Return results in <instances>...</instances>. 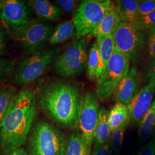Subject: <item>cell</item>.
<instances>
[{
    "label": "cell",
    "mask_w": 155,
    "mask_h": 155,
    "mask_svg": "<svg viewBox=\"0 0 155 155\" xmlns=\"http://www.w3.org/2000/svg\"><path fill=\"white\" fill-rule=\"evenodd\" d=\"M37 107L61 127L77 128L84 95L82 83L64 78H46L36 89Z\"/></svg>",
    "instance_id": "6da1fadb"
},
{
    "label": "cell",
    "mask_w": 155,
    "mask_h": 155,
    "mask_svg": "<svg viewBox=\"0 0 155 155\" xmlns=\"http://www.w3.org/2000/svg\"><path fill=\"white\" fill-rule=\"evenodd\" d=\"M36 90L25 86L19 90L0 123V153L6 154L27 142L35 121Z\"/></svg>",
    "instance_id": "7a4b0ae2"
},
{
    "label": "cell",
    "mask_w": 155,
    "mask_h": 155,
    "mask_svg": "<svg viewBox=\"0 0 155 155\" xmlns=\"http://www.w3.org/2000/svg\"><path fill=\"white\" fill-rule=\"evenodd\" d=\"M66 137L51 122L38 120L33 122L27 140L29 155H64Z\"/></svg>",
    "instance_id": "3957f363"
},
{
    "label": "cell",
    "mask_w": 155,
    "mask_h": 155,
    "mask_svg": "<svg viewBox=\"0 0 155 155\" xmlns=\"http://www.w3.org/2000/svg\"><path fill=\"white\" fill-rule=\"evenodd\" d=\"M59 47L39 51L28 55L15 67L10 81L15 86H28L37 82L60 53Z\"/></svg>",
    "instance_id": "277c9868"
},
{
    "label": "cell",
    "mask_w": 155,
    "mask_h": 155,
    "mask_svg": "<svg viewBox=\"0 0 155 155\" xmlns=\"http://www.w3.org/2000/svg\"><path fill=\"white\" fill-rule=\"evenodd\" d=\"M87 38L75 39L63 52L56 57L52 67L56 74L64 79H71L81 75L87 67Z\"/></svg>",
    "instance_id": "5b68a950"
},
{
    "label": "cell",
    "mask_w": 155,
    "mask_h": 155,
    "mask_svg": "<svg viewBox=\"0 0 155 155\" xmlns=\"http://www.w3.org/2000/svg\"><path fill=\"white\" fill-rule=\"evenodd\" d=\"M55 28L45 20L39 18L12 30V34L22 53L30 55L44 50Z\"/></svg>",
    "instance_id": "8992f818"
},
{
    "label": "cell",
    "mask_w": 155,
    "mask_h": 155,
    "mask_svg": "<svg viewBox=\"0 0 155 155\" xmlns=\"http://www.w3.org/2000/svg\"><path fill=\"white\" fill-rule=\"evenodd\" d=\"M111 4L110 0H84L80 2L72 20L77 39L88 36L100 25Z\"/></svg>",
    "instance_id": "52a82bcc"
},
{
    "label": "cell",
    "mask_w": 155,
    "mask_h": 155,
    "mask_svg": "<svg viewBox=\"0 0 155 155\" xmlns=\"http://www.w3.org/2000/svg\"><path fill=\"white\" fill-rule=\"evenodd\" d=\"M130 64V58L114 47L104 72L97 79L95 94L98 100L104 102L114 94L117 86L128 72Z\"/></svg>",
    "instance_id": "ba28073f"
},
{
    "label": "cell",
    "mask_w": 155,
    "mask_h": 155,
    "mask_svg": "<svg viewBox=\"0 0 155 155\" xmlns=\"http://www.w3.org/2000/svg\"><path fill=\"white\" fill-rule=\"evenodd\" d=\"M113 36L115 47L127 56L130 61L137 62L145 45V32L133 23L120 22L114 29Z\"/></svg>",
    "instance_id": "9c48e42d"
},
{
    "label": "cell",
    "mask_w": 155,
    "mask_h": 155,
    "mask_svg": "<svg viewBox=\"0 0 155 155\" xmlns=\"http://www.w3.org/2000/svg\"><path fill=\"white\" fill-rule=\"evenodd\" d=\"M95 92L88 91L84 98L78 128L86 144L91 148L99 116V102Z\"/></svg>",
    "instance_id": "30bf717a"
},
{
    "label": "cell",
    "mask_w": 155,
    "mask_h": 155,
    "mask_svg": "<svg viewBox=\"0 0 155 155\" xmlns=\"http://www.w3.org/2000/svg\"><path fill=\"white\" fill-rule=\"evenodd\" d=\"M33 12L28 1L6 0L0 9V19L8 28L13 30L32 21Z\"/></svg>",
    "instance_id": "8fae6325"
},
{
    "label": "cell",
    "mask_w": 155,
    "mask_h": 155,
    "mask_svg": "<svg viewBox=\"0 0 155 155\" xmlns=\"http://www.w3.org/2000/svg\"><path fill=\"white\" fill-rule=\"evenodd\" d=\"M155 82H149L140 89L127 105L130 121L140 124L145 115L149 110L154 100Z\"/></svg>",
    "instance_id": "7c38bea8"
},
{
    "label": "cell",
    "mask_w": 155,
    "mask_h": 155,
    "mask_svg": "<svg viewBox=\"0 0 155 155\" xmlns=\"http://www.w3.org/2000/svg\"><path fill=\"white\" fill-rule=\"evenodd\" d=\"M139 80L137 68H129L126 75L117 86L114 94L117 102L127 105L139 91Z\"/></svg>",
    "instance_id": "4fadbf2b"
},
{
    "label": "cell",
    "mask_w": 155,
    "mask_h": 155,
    "mask_svg": "<svg viewBox=\"0 0 155 155\" xmlns=\"http://www.w3.org/2000/svg\"><path fill=\"white\" fill-rule=\"evenodd\" d=\"M121 22L117 11L115 2H111L109 9L100 25L89 35V39L93 37L96 40H101L110 36Z\"/></svg>",
    "instance_id": "5bb4252c"
},
{
    "label": "cell",
    "mask_w": 155,
    "mask_h": 155,
    "mask_svg": "<svg viewBox=\"0 0 155 155\" xmlns=\"http://www.w3.org/2000/svg\"><path fill=\"white\" fill-rule=\"evenodd\" d=\"M28 2L40 18L57 21L61 19L63 14L59 7L52 5L47 0H29Z\"/></svg>",
    "instance_id": "9a60e30c"
},
{
    "label": "cell",
    "mask_w": 155,
    "mask_h": 155,
    "mask_svg": "<svg viewBox=\"0 0 155 155\" xmlns=\"http://www.w3.org/2000/svg\"><path fill=\"white\" fill-rule=\"evenodd\" d=\"M99 44V63L96 71V78L98 79L104 72L110 60L114 50V41L113 35L101 40H96Z\"/></svg>",
    "instance_id": "2e32d148"
},
{
    "label": "cell",
    "mask_w": 155,
    "mask_h": 155,
    "mask_svg": "<svg viewBox=\"0 0 155 155\" xmlns=\"http://www.w3.org/2000/svg\"><path fill=\"white\" fill-rule=\"evenodd\" d=\"M141 1L118 0L115 2L120 21L134 23L138 19V8Z\"/></svg>",
    "instance_id": "e0dca14e"
},
{
    "label": "cell",
    "mask_w": 155,
    "mask_h": 155,
    "mask_svg": "<svg viewBox=\"0 0 155 155\" xmlns=\"http://www.w3.org/2000/svg\"><path fill=\"white\" fill-rule=\"evenodd\" d=\"M64 155H91V148L83 140L78 127L67 140Z\"/></svg>",
    "instance_id": "ac0fdd59"
},
{
    "label": "cell",
    "mask_w": 155,
    "mask_h": 155,
    "mask_svg": "<svg viewBox=\"0 0 155 155\" xmlns=\"http://www.w3.org/2000/svg\"><path fill=\"white\" fill-rule=\"evenodd\" d=\"M108 114L109 111L104 107H100L98 120L94 132V144H105L110 138L111 132L107 121Z\"/></svg>",
    "instance_id": "d6986e66"
},
{
    "label": "cell",
    "mask_w": 155,
    "mask_h": 155,
    "mask_svg": "<svg viewBox=\"0 0 155 155\" xmlns=\"http://www.w3.org/2000/svg\"><path fill=\"white\" fill-rule=\"evenodd\" d=\"M76 36V30L72 21H64L54 29L48 43L55 45L62 43Z\"/></svg>",
    "instance_id": "ffe728a7"
},
{
    "label": "cell",
    "mask_w": 155,
    "mask_h": 155,
    "mask_svg": "<svg viewBox=\"0 0 155 155\" xmlns=\"http://www.w3.org/2000/svg\"><path fill=\"white\" fill-rule=\"evenodd\" d=\"M129 120V113L127 105L117 102L109 112L107 121L111 133Z\"/></svg>",
    "instance_id": "44dd1931"
},
{
    "label": "cell",
    "mask_w": 155,
    "mask_h": 155,
    "mask_svg": "<svg viewBox=\"0 0 155 155\" xmlns=\"http://www.w3.org/2000/svg\"><path fill=\"white\" fill-rule=\"evenodd\" d=\"M19 90L12 84L0 86V123L5 116L12 102Z\"/></svg>",
    "instance_id": "7402d4cb"
},
{
    "label": "cell",
    "mask_w": 155,
    "mask_h": 155,
    "mask_svg": "<svg viewBox=\"0 0 155 155\" xmlns=\"http://www.w3.org/2000/svg\"><path fill=\"white\" fill-rule=\"evenodd\" d=\"M155 127V97L151 106L139 124V135L141 140H145L151 134Z\"/></svg>",
    "instance_id": "603a6c76"
},
{
    "label": "cell",
    "mask_w": 155,
    "mask_h": 155,
    "mask_svg": "<svg viewBox=\"0 0 155 155\" xmlns=\"http://www.w3.org/2000/svg\"><path fill=\"white\" fill-rule=\"evenodd\" d=\"M99 44L95 41L89 51L87 67V75L91 81H94L96 78V71L99 63Z\"/></svg>",
    "instance_id": "cb8c5ba5"
},
{
    "label": "cell",
    "mask_w": 155,
    "mask_h": 155,
    "mask_svg": "<svg viewBox=\"0 0 155 155\" xmlns=\"http://www.w3.org/2000/svg\"><path fill=\"white\" fill-rule=\"evenodd\" d=\"M145 50L150 69L155 63V27L145 32Z\"/></svg>",
    "instance_id": "d4e9b609"
},
{
    "label": "cell",
    "mask_w": 155,
    "mask_h": 155,
    "mask_svg": "<svg viewBox=\"0 0 155 155\" xmlns=\"http://www.w3.org/2000/svg\"><path fill=\"white\" fill-rule=\"evenodd\" d=\"M15 66V59L0 57V86L4 84L6 80L11 77Z\"/></svg>",
    "instance_id": "484cf974"
},
{
    "label": "cell",
    "mask_w": 155,
    "mask_h": 155,
    "mask_svg": "<svg viewBox=\"0 0 155 155\" xmlns=\"http://www.w3.org/2000/svg\"><path fill=\"white\" fill-rule=\"evenodd\" d=\"M129 122L130 119L127 122L123 124L122 125L111 132V145L112 148L116 152H119L121 149L124 133Z\"/></svg>",
    "instance_id": "4316f807"
},
{
    "label": "cell",
    "mask_w": 155,
    "mask_h": 155,
    "mask_svg": "<svg viewBox=\"0 0 155 155\" xmlns=\"http://www.w3.org/2000/svg\"><path fill=\"white\" fill-rule=\"evenodd\" d=\"M133 24L145 32L150 28L155 27V10L147 15L140 17Z\"/></svg>",
    "instance_id": "83f0119b"
},
{
    "label": "cell",
    "mask_w": 155,
    "mask_h": 155,
    "mask_svg": "<svg viewBox=\"0 0 155 155\" xmlns=\"http://www.w3.org/2000/svg\"><path fill=\"white\" fill-rule=\"evenodd\" d=\"M9 34L5 27L0 23V57L5 55L9 50Z\"/></svg>",
    "instance_id": "f1b7e54d"
},
{
    "label": "cell",
    "mask_w": 155,
    "mask_h": 155,
    "mask_svg": "<svg viewBox=\"0 0 155 155\" xmlns=\"http://www.w3.org/2000/svg\"><path fill=\"white\" fill-rule=\"evenodd\" d=\"M55 3L61 11L67 13H75L80 4L77 0H57Z\"/></svg>",
    "instance_id": "f546056e"
},
{
    "label": "cell",
    "mask_w": 155,
    "mask_h": 155,
    "mask_svg": "<svg viewBox=\"0 0 155 155\" xmlns=\"http://www.w3.org/2000/svg\"><path fill=\"white\" fill-rule=\"evenodd\" d=\"M155 10V0L141 1L138 8V18Z\"/></svg>",
    "instance_id": "4dcf8cb0"
},
{
    "label": "cell",
    "mask_w": 155,
    "mask_h": 155,
    "mask_svg": "<svg viewBox=\"0 0 155 155\" xmlns=\"http://www.w3.org/2000/svg\"><path fill=\"white\" fill-rule=\"evenodd\" d=\"M92 155H111L109 144H94Z\"/></svg>",
    "instance_id": "1f68e13d"
},
{
    "label": "cell",
    "mask_w": 155,
    "mask_h": 155,
    "mask_svg": "<svg viewBox=\"0 0 155 155\" xmlns=\"http://www.w3.org/2000/svg\"><path fill=\"white\" fill-rule=\"evenodd\" d=\"M139 155H155V139L152 140L147 144Z\"/></svg>",
    "instance_id": "d6a6232c"
},
{
    "label": "cell",
    "mask_w": 155,
    "mask_h": 155,
    "mask_svg": "<svg viewBox=\"0 0 155 155\" xmlns=\"http://www.w3.org/2000/svg\"><path fill=\"white\" fill-rule=\"evenodd\" d=\"M4 155H29L27 151L24 150V148L20 147L16 149L12 150L11 151L8 152Z\"/></svg>",
    "instance_id": "836d02e7"
},
{
    "label": "cell",
    "mask_w": 155,
    "mask_h": 155,
    "mask_svg": "<svg viewBox=\"0 0 155 155\" xmlns=\"http://www.w3.org/2000/svg\"><path fill=\"white\" fill-rule=\"evenodd\" d=\"M152 81L155 82V63L153 66L150 69L148 74V82Z\"/></svg>",
    "instance_id": "e575fe53"
},
{
    "label": "cell",
    "mask_w": 155,
    "mask_h": 155,
    "mask_svg": "<svg viewBox=\"0 0 155 155\" xmlns=\"http://www.w3.org/2000/svg\"><path fill=\"white\" fill-rule=\"evenodd\" d=\"M4 2V0H0V9H1L2 6L3 5Z\"/></svg>",
    "instance_id": "d590c367"
}]
</instances>
